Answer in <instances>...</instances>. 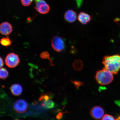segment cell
Wrapping results in <instances>:
<instances>
[{
  "label": "cell",
  "instance_id": "1",
  "mask_svg": "<svg viewBox=\"0 0 120 120\" xmlns=\"http://www.w3.org/2000/svg\"><path fill=\"white\" fill-rule=\"evenodd\" d=\"M104 68L116 74L120 69V55H115L105 56L102 60Z\"/></svg>",
  "mask_w": 120,
  "mask_h": 120
},
{
  "label": "cell",
  "instance_id": "2",
  "mask_svg": "<svg viewBox=\"0 0 120 120\" xmlns=\"http://www.w3.org/2000/svg\"><path fill=\"white\" fill-rule=\"evenodd\" d=\"M112 73L104 68L99 70L96 73L95 78L99 84L106 85L111 83L113 80Z\"/></svg>",
  "mask_w": 120,
  "mask_h": 120
},
{
  "label": "cell",
  "instance_id": "3",
  "mask_svg": "<svg viewBox=\"0 0 120 120\" xmlns=\"http://www.w3.org/2000/svg\"><path fill=\"white\" fill-rule=\"evenodd\" d=\"M5 62L8 67L10 68H14L18 65L20 59L17 55L14 53H10L6 57Z\"/></svg>",
  "mask_w": 120,
  "mask_h": 120
},
{
  "label": "cell",
  "instance_id": "4",
  "mask_svg": "<svg viewBox=\"0 0 120 120\" xmlns=\"http://www.w3.org/2000/svg\"><path fill=\"white\" fill-rule=\"evenodd\" d=\"M52 46L54 49L58 52L63 51L65 49V44L64 40L61 37L55 36L52 40Z\"/></svg>",
  "mask_w": 120,
  "mask_h": 120
},
{
  "label": "cell",
  "instance_id": "5",
  "mask_svg": "<svg viewBox=\"0 0 120 120\" xmlns=\"http://www.w3.org/2000/svg\"><path fill=\"white\" fill-rule=\"evenodd\" d=\"M35 3V8L41 14H46L48 13L50 7L44 0H34Z\"/></svg>",
  "mask_w": 120,
  "mask_h": 120
},
{
  "label": "cell",
  "instance_id": "6",
  "mask_svg": "<svg viewBox=\"0 0 120 120\" xmlns=\"http://www.w3.org/2000/svg\"><path fill=\"white\" fill-rule=\"evenodd\" d=\"M13 107L16 112L22 113L26 111L28 108V105L25 100L19 99L15 102L13 105Z\"/></svg>",
  "mask_w": 120,
  "mask_h": 120
},
{
  "label": "cell",
  "instance_id": "7",
  "mask_svg": "<svg viewBox=\"0 0 120 120\" xmlns=\"http://www.w3.org/2000/svg\"><path fill=\"white\" fill-rule=\"evenodd\" d=\"M90 114L94 119L100 120L104 116V110L103 108L100 106H96L91 109Z\"/></svg>",
  "mask_w": 120,
  "mask_h": 120
},
{
  "label": "cell",
  "instance_id": "8",
  "mask_svg": "<svg viewBox=\"0 0 120 120\" xmlns=\"http://www.w3.org/2000/svg\"><path fill=\"white\" fill-rule=\"evenodd\" d=\"M13 28L11 24L8 22H4L1 24L0 32L1 34L4 35H8L12 31Z\"/></svg>",
  "mask_w": 120,
  "mask_h": 120
},
{
  "label": "cell",
  "instance_id": "9",
  "mask_svg": "<svg viewBox=\"0 0 120 120\" xmlns=\"http://www.w3.org/2000/svg\"><path fill=\"white\" fill-rule=\"evenodd\" d=\"M77 17V13L75 12L72 10H68L64 15V19L68 22H74L76 20Z\"/></svg>",
  "mask_w": 120,
  "mask_h": 120
},
{
  "label": "cell",
  "instance_id": "10",
  "mask_svg": "<svg viewBox=\"0 0 120 120\" xmlns=\"http://www.w3.org/2000/svg\"><path fill=\"white\" fill-rule=\"evenodd\" d=\"M91 19V16L84 12H81L78 16L79 22L83 25L86 24L90 21Z\"/></svg>",
  "mask_w": 120,
  "mask_h": 120
},
{
  "label": "cell",
  "instance_id": "11",
  "mask_svg": "<svg viewBox=\"0 0 120 120\" xmlns=\"http://www.w3.org/2000/svg\"><path fill=\"white\" fill-rule=\"evenodd\" d=\"M10 90L13 95L18 96L20 95L22 93V89L21 85L19 84H15L12 85Z\"/></svg>",
  "mask_w": 120,
  "mask_h": 120
},
{
  "label": "cell",
  "instance_id": "12",
  "mask_svg": "<svg viewBox=\"0 0 120 120\" xmlns=\"http://www.w3.org/2000/svg\"><path fill=\"white\" fill-rule=\"evenodd\" d=\"M53 97V95L50 92H47L42 94L39 98L40 101H43L51 99Z\"/></svg>",
  "mask_w": 120,
  "mask_h": 120
},
{
  "label": "cell",
  "instance_id": "13",
  "mask_svg": "<svg viewBox=\"0 0 120 120\" xmlns=\"http://www.w3.org/2000/svg\"><path fill=\"white\" fill-rule=\"evenodd\" d=\"M73 68L77 71H80L83 68V64L81 61L76 60L74 61L73 64Z\"/></svg>",
  "mask_w": 120,
  "mask_h": 120
},
{
  "label": "cell",
  "instance_id": "14",
  "mask_svg": "<svg viewBox=\"0 0 120 120\" xmlns=\"http://www.w3.org/2000/svg\"><path fill=\"white\" fill-rule=\"evenodd\" d=\"M41 106L46 109H50L53 108L55 106V103L50 100L43 101L41 103Z\"/></svg>",
  "mask_w": 120,
  "mask_h": 120
},
{
  "label": "cell",
  "instance_id": "15",
  "mask_svg": "<svg viewBox=\"0 0 120 120\" xmlns=\"http://www.w3.org/2000/svg\"><path fill=\"white\" fill-rule=\"evenodd\" d=\"M11 43L12 41L9 38L8 36L3 38L1 40V44L4 46H8L11 45Z\"/></svg>",
  "mask_w": 120,
  "mask_h": 120
},
{
  "label": "cell",
  "instance_id": "16",
  "mask_svg": "<svg viewBox=\"0 0 120 120\" xmlns=\"http://www.w3.org/2000/svg\"><path fill=\"white\" fill-rule=\"evenodd\" d=\"M9 73L7 69L4 68H1L0 70V78L3 79H5L8 77Z\"/></svg>",
  "mask_w": 120,
  "mask_h": 120
},
{
  "label": "cell",
  "instance_id": "17",
  "mask_svg": "<svg viewBox=\"0 0 120 120\" xmlns=\"http://www.w3.org/2000/svg\"><path fill=\"white\" fill-rule=\"evenodd\" d=\"M40 57H41V58H43V59H49L51 62V65L52 66L54 65L53 64H52V60H51L50 58H49V53L47 52H42L41 54V55H40Z\"/></svg>",
  "mask_w": 120,
  "mask_h": 120
},
{
  "label": "cell",
  "instance_id": "18",
  "mask_svg": "<svg viewBox=\"0 0 120 120\" xmlns=\"http://www.w3.org/2000/svg\"><path fill=\"white\" fill-rule=\"evenodd\" d=\"M33 0H21L22 5L24 6H28L32 2Z\"/></svg>",
  "mask_w": 120,
  "mask_h": 120
},
{
  "label": "cell",
  "instance_id": "19",
  "mask_svg": "<svg viewBox=\"0 0 120 120\" xmlns=\"http://www.w3.org/2000/svg\"><path fill=\"white\" fill-rule=\"evenodd\" d=\"M101 120H116L112 115L106 114L103 117Z\"/></svg>",
  "mask_w": 120,
  "mask_h": 120
},
{
  "label": "cell",
  "instance_id": "20",
  "mask_svg": "<svg viewBox=\"0 0 120 120\" xmlns=\"http://www.w3.org/2000/svg\"><path fill=\"white\" fill-rule=\"evenodd\" d=\"M62 116V113L61 112H59L56 116V118L58 120H60L61 119Z\"/></svg>",
  "mask_w": 120,
  "mask_h": 120
},
{
  "label": "cell",
  "instance_id": "21",
  "mask_svg": "<svg viewBox=\"0 0 120 120\" xmlns=\"http://www.w3.org/2000/svg\"><path fill=\"white\" fill-rule=\"evenodd\" d=\"M0 68H2L4 64V63L2 58L1 57H0Z\"/></svg>",
  "mask_w": 120,
  "mask_h": 120
},
{
  "label": "cell",
  "instance_id": "22",
  "mask_svg": "<svg viewBox=\"0 0 120 120\" xmlns=\"http://www.w3.org/2000/svg\"><path fill=\"white\" fill-rule=\"evenodd\" d=\"M77 4L78 6H79L81 4L82 2V0H76Z\"/></svg>",
  "mask_w": 120,
  "mask_h": 120
},
{
  "label": "cell",
  "instance_id": "23",
  "mask_svg": "<svg viewBox=\"0 0 120 120\" xmlns=\"http://www.w3.org/2000/svg\"><path fill=\"white\" fill-rule=\"evenodd\" d=\"M116 120H120V116L118 117L116 119Z\"/></svg>",
  "mask_w": 120,
  "mask_h": 120
},
{
  "label": "cell",
  "instance_id": "24",
  "mask_svg": "<svg viewBox=\"0 0 120 120\" xmlns=\"http://www.w3.org/2000/svg\"></svg>",
  "mask_w": 120,
  "mask_h": 120
}]
</instances>
